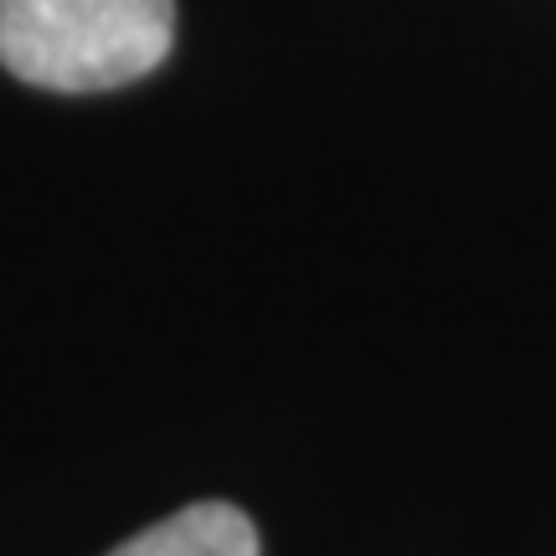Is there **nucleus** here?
<instances>
[{
	"label": "nucleus",
	"instance_id": "obj_1",
	"mask_svg": "<svg viewBox=\"0 0 556 556\" xmlns=\"http://www.w3.org/2000/svg\"><path fill=\"white\" fill-rule=\"evenodd\" d=\"M176 0H0V62L52 93H103L155 73Z\"/></svg>",
	"mask_w": 556,
	"mask_h": 556
},
{
	"label": "nucleus",
	"instance_id": "obj_2",
	"mask_svg": "<svg viewBox=\"0 0 556 556\" xmlns=\"http://www.w3.org/2000/svg\"><path fill=\"white\" fill-rule=\"evenodd\" d=\"M109 556H258V531L238 505L201 500V505H186L176 516L144 526Z\"/></svg>",
	"mask_w": 556,
	"mask_h": 556
}]
</instances>
